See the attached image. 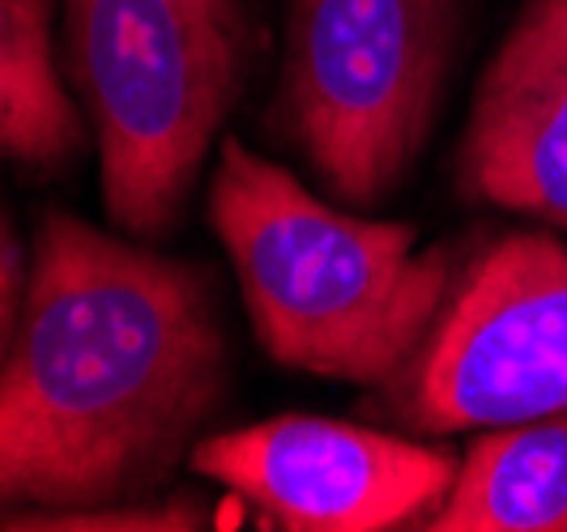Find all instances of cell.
<instances>
[{"label": "cell", "mask_w": 567, "mask_h": 532, "mask_svg": "<svg viewBox=\"0 0 567 532\" xmlns=\"http://www.w3.org/2000/svg\"><path fill=\"white\" fill-rule=\"evenodd\" d=\"M22 294H27V281H22V248H18V234H13L9 213L0 209V366L9 358V345H13V333H18Z\"/></svg>", "instance_id": "10"}, {"label": "cell", "mask_w": 567, "mask_h": 532, "mask_svg": "<svg viewBox=\"0 0 567 532\" xmlns=\"http://www.w3.org/2000/svg\"><path fill=\"white\" fill-rule=\"evenodd\" d=\"M64 43L107 218L142 239L167 234L244 90V0H64Z\"/></svg>", "instance_id": "3"}, {"label": "cell", "mask_w": 567, "mask_h": 532, "mask_svg": "<svg viewBox=\"0 0 567 532\" xmlns=\"http://www.w3.org/2000/svg\"><path fill=\"white\" fill-rule=\"evenodd\" d=\"M209 222L227 248L256 341L308 375L384 384L419 350L456 285L449 248L401 222H368L316 200L290 170L223 145Z\"/></svg>", "instance_id": "2"}, {"label": "cell", "mask_w": 567, "mask_h": 532, "mask_svg": "<svg viewBox=\"0 0 567 532\" xmlns=\"http://www.w3.org/2000/svg\"><path fill=\"white\" fill-rule=\"evenodd\" d=\"M440 532H567V414L483 435L440 511Z\"/></svg>", "instance_id": "8"}, {"label": "cell", "mask_w": 567, "mask_h": 532, "mask_svg": "<svg viewBox=\"0 0 567 532\" xmlns=\"http://www.w3.org/2000/svg\"><path fill=\"white\" fill-rule=\"evenodd\" d=\"M82 140L52 56V0H0V158L60 170Z\"/></svg>", "instance_id": "9"}, {"label": "cell", "mask_w": 567, "mask_h": 532, "mask_svg": "<svg viewBox=\"0 0 567 532\" xmlns=\"http://www.w3.org/2000/svg\"><path fill=\"white\" fill-rule=\"evenodd\" d=\"M461 192L567 230V0H525L456 154Z\"/></svg>", "instance_id": "7"}, {"label": "cell", "mask_w": 567, "mask_h": 532, "mask_svg": "<svg viewBox=\"0 0 567 532\" xmlns=\"http://www.w3.org/2000/svg\"><path fill=\"white\" fill-rule=\"evenodd\" d=\"M453 22L456 0H290V119L341 200L375 205L414 163Z\"/></svg>", "instance_id": "4"}, {"label": "cell", "mask_w": 567, "mask_h": 532, "mask_svg": "<svg viewBox=\"0 0 567 532\" xmlns=\"http://www.w3.org/2000/svg\"><path fill=\"white\" fill-rule=\"evenodd\" d=\"M384 405L423 435L567 414V243L504 234L461 278Z\"/></svg>", "instance_id": "5"}, {"label": "cell", "mask_w": 567, "mask_h": 532, "mask_svg": "<svg viewBox=\"0 0 567 532\" xmlns=\"http://www.w3.org/2000/svg\"><path fill=\"white\" fill-rule=\"evenodd\" d=\"M227 388L214 278L48 213L0 366V515L158 490Z\"/></svg>", "instance_id": "1"}, {"label": "cell", "mask_w": 567, "mask_h": 532, "mask_svg": "<svg viewBox=\"0 0 567 532\" xmlns=\"http://www.w3.org/2000/svg\"><path fill=\"white\" fill-rule=\"evenodd\" d=\"M193 469L230 486L282 529L308 532L414 524L456 481L453 451L308 414L214 435L193 448Z\"/></svg>", "instance_id": "6"}]
</instances>
